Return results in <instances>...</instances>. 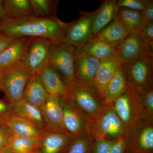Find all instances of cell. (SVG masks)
<instances>
[{"label": "cell", "instance_id": "1", "mask_svg": "<svg viewBox=\"0 0 153 153\" xmlns=\"http://www.w3.org/2000/svg\"><path fill=\"white\" fill-rule=\"evenodd\" d=\"M68 24L62 22L57 17L4 16L0 21V33L14 40L41 38L52 41H60L63 38Z\"/></svg>", "mask_w": 153, "mask_h": 153}, {"label": "cell", "instance_id": "2", "mask_svg": "<svg viewBox=\"0 0 153 153\" xmlns=\"http://www.w3.org/2000/svg\"><path fill=\"white\" fill-rule=\"evenodd\" d=\"M121 66L127 85L138 94H143L149 88L152 87V49H146L132 64Z\"/></svg>", "mask_w": 153, "mask_h": 153}, {"label": "cell", "instance_id": "3", "mask_svg": "<svg viewBox=\"0 0 153 153\" xmlns=\"http://www.w3.org/2000/svg\"><path fill=\"white\" fill-rule=\"evenodd\" d=\"M66 84L69 98L82 112L91 116L100 113L104 102L93 84L74 80Z\"/></svg>", "mask_w": 153, "mask_h": 153}, {"label": "cell", "instance_id": "4", "mask_svg": "<svg viewBox=\"0 0 153 153\" xmlns=\"http://www.w3.org/2000/svg\"><path fill=\"white\" fill-rule=\"evenodd\" d=\"M76 47L63 41H53L49 47V63L65 83L75 79L74 61Z\"/></svg>", "mask_w": 153, "mask_h": 153}, {"label": "cell", "instance_id": "5", "mask_svg": "<svg viewBox=\"0 0 153 153\" xmlns=\"http://www.w3.org/2000/svg\"><path fill=\"white\" fill-rule=\"evenodd\" d=\"M53 41L32 38L24 52L21 63L32 75L38 74L49 63V47Z\"/></svg>", "mask_w": 153, "mask_h": 153}, {"label": "cell", "instance_id": "6", "mask_svg": "<svg viewBox=\"0 0 153 153\" xmlns=\"http://www.w3.org/2000/svg\"><path fill=\"white\" fill-rule=\"evenodd\" d=\"M32 76L28 69L21 63L4 72L0 87L1 90L4 92L9 102L13 103L22 100Z\"/></svg>", "mask_w": 153, "mask_h": 153}, {"label": "cell", "instance_id": "7", "mask_svg": "<svg viewBox=\"0 0 153 153\" xmlns=\"http://www.w3.org/2000/svg\"><path fill=\"white\" fill-rule=\"evenodd\" d=\"M97 10L92 12H79V17L69 23L61 41L75 47H82L94 38L92 22Z\"/></svg>", "mask_w": 153, "mask_h": 153}, {"label": "cell", "instance_id": "8", "mask_svg": "<svg viewBox=\"0 0 153 153\" xmlns=\"http://www.w3.org/2000/svg\"><path fill=\"white\" fill-rule=\"evenodd\" d=\"M63 125L66 133L74 138L82 134L86 128V116L69 98L61 99Z\"/></svg>", "mask_w": 153, "mask_h": 153}, {"label": "cell", "instance_id": "9", "mask_svg": "<svg viewBox=\"0 0 153 153\" xmlns=\"http://www.w3.org/2000/svg\"><path fill=\"white\" fill-rule=\"evenodd\" d=\"M147 49L138 33H131L120 44L116 46L115 56L121 66L131 65L137 60Z\"/></svg>", "mask_w": 153, "mask_h": 153}, {"label": "cell", "instance_id": "10", "mask_svg": "<svg viewBox=\"0 0 153 153\" xmlns=\"http://www.w3.org/2000/svg\"><path fill=\"white\" fill-rule=\"evenodd\" d=\"M100 63V60L89 55L82 47H76L74 61L75 80L93 84Z\"/></svg>", "mask_w": 153, "mask_h": 153}, {"label": "cell", "instance_id": "11", "mask_svg": "<svg viewBox=\"0 0 153 153\" xmlns=\"http://www.w3.org/2000/svg\"><path fill=\"white\" fill-rule=\"evenodd\" d=\"M41 109L49 130L66 134L63 127V109L60 97L49 94Z\"/></svg>", "mask_w": 153, "mask_h": 153}, {"label": "cell", "instance_id": "12", "mask_svg": "<svg viewBox=\"0 0 153 153\" xmlns=\"http://www.w3.org/2000/svg\"><path fill=\"white\" fill-rule=\"evenodd\" d=\"M73 138L63 133L47 131L41 137L37 153H65Z\"/></svg>", "mask_w": 153, "mask_h": 153}, {"label": "cell", "instance_id": "13", "mask_svg": "<svg viewBox=\"0 0 153 153\" xmlns=\"http://www.w3.org/2000/svg\"><path fill=\"white\" fill-rule=\"evenodd\" d=\"M38 74L49 94L62 99L69 97L66 83L50 63Z\"/></svg>", "mask_w": 153, "mask_h": 153}, {"label": "cell", "instance_id": "14", "mask_svg": "<svg viewBox=\"0 0 153 153\" xmlns=\"http://www.w3.org/2000/svg\"><path fill=\"white\" fill-rule=\"evenodd\" d=\"M10 104L11 113L27 121L41 130H49L41 109L22 99Z\"/></svg>", "mask_w": 153, "mask_h": 153}, {"label": "cell", "instance_id": "15", "mask_svg": "<svg viewBox=\"0 0 153 153\" xmlns=\"http://www.w3.org/2000/svg\"><path fill=\"white\" fill-rule=\"evenodd\" d=\"M0 121L16 135L40 138L46 131L39 129L27 121L12 113L0 117Z\"/></svg>", "mask_w": 153, "mask_h": 153}, {"label": "cell", "instance_id": "16", "mask_svg": "<svg viewBox=\"0 0 153 153\" xmlns=\"http://www.w3.org/2000/svg\"><path fill=\"white\" fill-rule=\"evenodd\" d=\"M32 38L16 39L13 44L0 54L1 70L5 72L20 64L24 52Z\"/></svg>", "mask_w": 153, "mask_h": 153}, {"label": "cell", "instance_id": "17", "mask_svg": "<svg viewBox=\"0 0 153 153\" xmlns=\"http://www.w3.org/2000/svg\"><path fill=\"white\" fill-rule=\"evenodd\" d=\"M120 65L115 55L100 60L93 84L100 94L102 98Z\"/></svg>", "mask_w": 153, "mask_h": 153}, {"label": "cell", "instance_id": "18", "mask_svg": "<svg viewBox=\"0 0 153 153\" xmlns=\"http://www.w3.org/2000/svg\"><path fill=\"white\" fill-rule=\"evenodd\" d=\"M98 118L96 123V129L101 135L117 137L123 132V124L112 108L105 110Z\"/></svg>", "mask_w": 153, "mask_h": 153}, {"label": "cell", "instance_id": "19", "mask_svg": "<svg viewBox=\"0 0 153 153\" xmlns=\"http://www.w3.org/2000/svg\"><path fill=\"white\" fill-rule=\"evenodd\" d=\"M49 94L38 74L31 76L25 89L22 100L41 109L47 101Z\"/></svg>", "mask_w": 153, "mask_h": 153}, {"label": "cell", "instance_id": "20", "mask_svg": "<svg viewBox=\"0 0 153 153\" xmlns=\"http://www.w3.org/2000/svg\"><path fill=\"white\" fill-rule=\"evenodd\" d=\"M117 0H105L97 9L91 26L92 34L94 36L102 29L112 22L116 10Z\"/></svg>", "mask_w": 153, "mask_h": 153}, {"label": "cell", "instance_id": "21", "mask_svg": "<svg viewBox=\"0 0 153 153\" xmlns=\"http://www.w3.org/2000/svg\"><path fill=\"white\" fill-rule=\"evenodd\" d=\"M127 89V83L123 68L120 64L102 96L103 102L107 104L114 102L118 98L126 92Z\"/></svg>", "mask_w": 153, "mask_h": 153}, {"label": "cell", "instance_id": "22", "mask_svg": "<svg viewBox=\"0 0 153 153\" xmlns=\"http://www.w3.org/2000/svg\"><path fill=\"white\" fill-rule=\"evenodd\" d=\"M114 20L120 22L130 34L138 33L143 27L142 11L117 7Z\"/></svg>", "mask_w": 153, "mask_h": 153}, {"label": "cell", "instance_id": "23", "mask_svg": "<svg viewBox=\"0 0 153 153\" xmlns=\"http://www.w3.org/2000/svg\"><path fill=\"white\" fill-rule=\"evenodd\" d=\"M129 34L130 33L120 22L114 20L100 31L94 38L117 46L124 40Z\"/></svg>", "mask_w": 153, "mask_h": 153}, {"label": "cell", "instance_id": "24", "mask_svg": "<svg viewBox=\"0 0 153 153\" xmlns=\"http://www.w3.org/2000/svg\"><path fill=\"white\" fill-rule=\"evenodd\" d=\"M116 46L94 38L81 47L89 55L100 61L114 55Z\"/></svg>", "mask_w": 153, "mask_h": 153}, {"label": "cell", "instance_id": "25", "mask_svg": "<svg viewBox=\"0 0 153 153\" xmlns=\"http://www.w3.org/2000/svg\"><path fill=\"white\" fill-rule=\"evenodd\" d=\"M41 138L13 134L8 146L15 153H37Z\"/></svg>", "mask_w": 153, "mask_h": 153}, {"label": "cell", "instance_id": "26", "mask_svg": "<svg viewBox=\"0 0 153 153\" xmlns=\"http://www.w3.org/2000/svg\"><path fill=\"white\" fill-rule=\"evenodd\" d=\"M4 3L6 16L21 17L34 15L30 0H4Z\"/></svg>", "mask_w": 153, "mask_h": 153}, {"label": "cell", "instance_id": "27", "mask_svg": "<svg viewBox=\"0 0 153 153\" xmlns=\"http://www.w3.org/2000/svg\"><path fill=\"white\" fill-rule=\"evenodd\" d=\"M33 15L42 18L56 16L58 0H30Z\"/></svg>", "mask_w": 153, "mask_h": 153}, {"label": "cell", "instance_id": "28", "mask_svg": "<svg viewBox=\"0 0 153 153\" xmlns=\"http://www.w3.org/2000/svg\"><path fill=\"white\" fill-rule=\"evenodd\" d=\"M114 110L123 125H127L131 117L130 97L127 89L124 94L114 102Z\"/></svg>", "mask_w": 153, "mask_h": 153}, {"label": "cell", "instance_id": "29", "mask_svg": "<svg viewBox=\"0 0 153 153\" xmlns=\"http://www.w3.org/2000/svg\"><path fill=\"white\" fill-rule=\"evenodd\" d=\"M91 149L90 140L82 134L73 139L65 153H90Z\"/></svg>", "mask_w": 153, "mask_h": 153}, {"label": "cell", "instance_id": "30", "mask_svg": "<svg viewBox=\"0 0 153 153\" xmlns=\"http://www.w3.org/2000/svg\"><path fill=\"white\" fill-rule=\"evenodd\" d=\"M138 35L147 47L153 49V22L143 26Z\"/></svg>", "mask_w": 153, "mask_h": 153}, {"label": "cell", "instance_id": "31", "mask_svg": "<svg viewBox=\"0 0 153 153\" xmlns=\"http://www.w3.org/2000/svg\"><path fill=\"white\" fill-rule=\"evenodd\" d=\"M147 2V0H118L116 4L117 7L142 11L146 7Z\"/></svg>", "mask_w": 153, "mask_h": 153}, {"label": "cell", "instance_id": "32", "mask_svg": "<svg viewBox=\"0 0 153 153\" xmlns=\"http://www.w3.org/2000/svg\"><path fill=\"white\" fill-rule=\"evenodd\" d=\"M13 134L4 124L0 126V152L8 145L9 142Z\"/></svg>", "mask_w": 153, "mask_h": 153}, {"label": "cell", "instance_id": "33", "mask_svg": "<svg viewBox=\"0 0 153 153\" xmlns=\"http://www.w3.org/2000/svg\"><path fill=\"white\" fill-rule=\"evenodd\" d=\"M112 142L104 139H99L92 149L93 153H110Z\"/></svg>", "mask_w": 153, "mask_h": 153}, {"label": "cell", "instance_id": "34", "mask_svg": "<svg viewBox=\"0 0 153 153\" xmlns=\"http://www.w3.org/2000/svg\"><path fill=\"white\" fill-rule=\"evenodd\" d=\"M143 26L153 22V1L147 0L146 5L142 11Z\"/></svg>", "mask_w": 153, "mask_h": 153}, {"label": "cell", "instance_id": "35", "mask_svg": "<svg viewBox=\"0 0 153 153\" xmlns=\"http://www.w3.org/2000/svg\"><path fill=\"white\" fill-rule=\"evenodd\" d=\"M16 40L9 38L0 33V54L13 44Z\"/></svg>", "mask_w": 153, "mask_h": 153}, {"label": "cell", "instance_id": "36", "mask_svg": "<svg viewBox=\"0 0 153 153\" xmlns=\"http://www.w3.org/2000/svg\"><path fill=\"white\" fill-rule=\"evenodd\" d=\"M145 102L149 110L153 111V88H149L143 94Z\"/></svg>", "mask_w": 153, "mask_h": 153}, {"label": "cell", "instance_id": "37", "mask_svg": "<svg viewBox=\"0 0 153 153\" xmlns=\"http://www.w3.org/2000/svg\"><path fill=\"white\" fill-rule=\"evenodd\" d=\"M11 113V104L8 101L0 100V117Z\"/></svg>", "mask_w": 153, "mask_h": 153}, {"label": "cell", "instance_id": "38", "mask_svg": "<svg viewBox=\"0 0 153 153\" xmlns=\"http://www.w3.org/2000/svg\"><path fill=\"white\" fill-rule=\"evenodd\" d=\"M6 16V13L4 6V1L0 0V21L3 17Z\"/></svg>", "mask_w": 153, "mask_h": 153}, {"label": "cell", "instance_id": "39", "mask_svg": "<svg viewBox=\"0 0 153 153\" xmlns=\"http://www.w3.org/2000/svg\"><path fill=\"white\" fill-rule=\"evenodd\" d=\"M0 153H15L8 146H6L0 152Z\"/></svg>", "mask_w": 153, "mask_h": 153}, {"label": "cell", "instance_id": "40", "mask_svg": "<svg viewBox=\"0 0 153 153\" xmlns=\"http://www.w3.org/2000/svg\"><path fill=\"white\" fill-rule=\"evenodd\" d=\"M4 73V71L0 69V83H1V78L2 77ZM0 90H1V87H0Z\"/></svg>", "mask_w": 153, "mask_h": 153}, {"label": "cell", "instance_id": "41", "mask_svg": "<svg viewBox=\"0 0 153 153\" xmlns=\"http://www.w3.org/2000/svg\"><path fill=\"white\" fill-rule=\"evenodd\" d=\"M1 121H0V126H1Z\"/></svg>", "mask_w": 153, "mask_h": 153}]
</instances>
